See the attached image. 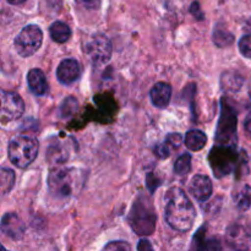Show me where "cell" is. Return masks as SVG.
Segmentation results:
<instances>
[{"label": "cell", "instance_id": "21", "mask_svg": "<svg viewBox=\"0 0 251 251\" xmlns=\"http://www.w3.org/2000/svg\"><path fill=\"white\" fill-rule=\"evenodd\" d=\"M15 185V172L9 168H1L0 171V189L2 195L12 190Z\"/></svg>", "mask_w": 251, "mask_h": 251}, {"label": "cell", "instance_id": "28", "mask_svg": "<svg viewBox=\"0 0 251 251\" xmlns=\"http://www.w3.org/2000/svg\"><path fill=\"white\" fill-rule=\"evenodd\" d=\"M239 50L245 58L251 59V33L242 37L239 41Z\"/></svg>", "mask_w": 251, "mask_h": 251}, {"label": "cell", "instance_id": "33", "mask_svg": "<svg viewBox=\"0 0 251 251\" xmlns=\"http://www.w3.org/2000/svg\"><path fill=\"white\" fill-rule=\"evenodd\" d=\"M244 127H245V130H247V132L251 134V115H250V117H248V119L245 120Z\"/></svg>", "mask_w": 251, "mask_h": 251}, {"label": "cell", "instance_id": "23", "mask_svg": "<svg viewBox=\"0 0 251 251\" xmlns=\"http://www.w3.org/2000/svg\"><path fill=\"white\" fill-rule=\"evenodd\" d=\"M233 41H234V37L229 31H227L223 27H216L215 31H213L215 44H217L218 47H228L233 43Z\"/></svg>", "mask_w": 251, "mask_h": 251}, {"label": "cell", "instance_id": "13", "mask_svg": "<svg viewBox=\"0 0 251 251\" xmlns=\"http://www.w3.org/2000/svg\"><path fill=\"white\" fill-rule=\"evenodd\" d=\"M150 98L154 107L163 108L168 107L172 98V87L167 82H157L150 91Z\"/></svg>", "mask_w": 251, "mask_h": 251}, {"label": "cell", "instance_id": "14", "mask_svg": "<svg viewBox=\"0 0 251 251\" xmlns=\"http://www.w3.org/2000/svg\"><path fill=\"white\" fill-rule=\"evenodd\" d=\"M27 83L28 88L34 96H44L48 92V82L46 75L39 69H32L27 74Z\"/></svg>", "mask_w": 251, "mask_h": 251}, {"label": "cell", "instance_id": "10", "mask_svg": "<svg viewBox=\"0 0 251 251\" xmlns=\"http://www.w3.org/2000/svg\"><path fill=\"white\" fill-rule=\"evenodd\" d=\"M81 75V65L76 59L68 58L60 61L56 69V77L63 85H71L78 80Z\"/></svg>", "mask_w": 251, "mask_h": 251}, {"label": "cell", "instance_id": "32", "mask_svg": "<svg viewBox=\"0 0 251 251\" xmlns=\"http://www.w3.org/2000/svg\"><path fill=\"white\" fill-rule=\"evenodd\" d=\"M146 183H147V188L150 189V191H151V193H153L154 191V189L156 188H158V184H159V181L157 180V178L154 179V180H152V176H151V174H149V176H147V179H146Z\"/></svg>", "mask_w": 251, "mask_h": 251}, {"label": "cell", "instance_id": "5", "mask_svg": "<svg viewBox=\"0 0 251 251\" xmlns=\"http://www.w3.org/2000/svg\"><path fill=\"white\" fill-rule=\"evenodd\" d=\"M243 153L244 152H242V156L238 154L237 146L215 145V147L211 150L210 156H208V162H210L213 174L217 178H222V176L232 173L239 166Z\"/></svg>", "mask_w": 251, "mask_h": 251}, {"label": "cell", "instance_id": "34", "mask_svg": "<svg viewBox=\"0 0 251 251\" xmlns=\"http://www.w3.org/2000/svg\"><path fill=\"white\" fill-rule=\"evenodd\" d=\"M6 1L12 5H19V4H24V2L27 1V0H6Z\"/></svg>", "mask_w": 251, "mask_h": 251}, {"label": "cell", "instance_id": "31", "mask_svg": "<svg viewBox=\"0 0 251 251\" xmlns=\"http://www.w3.org/2000/svg\"><path fill=\"white\" fill-rule=\"evenodd\" d=\"M137 251H154L151 243L147 239H141L137 244Z\"/></svg>", "mask_w": 251, "mask_h": 251}, {"label": "cell", "instance_id": "4", "mask_svg": "<svg viewBox=\"0 0 251 251\" xmlns=\"http://www.w3.org/2000/svg\"><path fill=\"white\" fill-rule=\"evenodd\" d=\"M237 112L228 98L221 100V117L216 130V145L237 146Z\"/></svg>", "mask_w": 251, "mask_h": 251}, {"label": "cell", "instance_id": "17", "mask_svg": "<svg viewBox=\"0 0 251 251\" xmlns=\"http://www.w3.org/2000/svg\"><path fill=\"white\" fill-rule=\"evenodd\" d=\"M244 83V78L239 74L233 73V71H227L221 77V86L222 90L227 93H234L242 88Z\"/></svg>", "mask_w": 251, "mask_h": 251}, {"label": "cell", "instance_id": "20", "mask_svg": "<svg viewBox=\"0 0 251 251\" xmlns=\"http://www.w3.org/2000/svg\"><path fill=\"white\" fill-rule=\"evenodd\" d=\"M51 39L56 43H65L71 37V28L61 21H55L49 27Z\"/></svg>", "mask_w": 251, "mask_h": 251}, {"label": "cell", "instance_id": "19", "mask_svg": "<svg viewBox=\"0 0 251 251\" xmlns=\"http://www.w3.org/2000/svg\"><path fill=\"white\" fill-rule=\"evenodd\" d=\"M184 142L190 151H201L206 146L207 137H206L205 132H202L201 130L194 129L186 132Z\"/></svg>", "mask_w": 251, "mask_h": 251}, {"label": "cell", "instance_id": "22", "mask_svg": "<svg viewBox=\"0 0 251 251\" xmlns=\"http://www.w3.org/2000/svg\"><path fill=\"white\" fill-rule=\"evenodd\" d=\"M206 230L207 227L202 226L194 235L189 251H208V244L206 243Z\"/></svg>", "mask_w": 251, "mask_h": 251}, {"label": "cell", "instance_id": "29", "mask_svg": "<svg viewBox=\"0 0 251 251\" xmlns=\"http://www.w3.org/2000/svg\"><path fill=\"white\" fill-rule=\"evenodd\" d=\"M77 4H80L81 6L86 7V9L95 10L98 9L100 5V0H76Z\"/></svg>", "mask_w": 251, "mask_h": 251}, {"label": "cell", "instance_id": "8", "mask_svg": "<svg viewBox=\"0 0 251 251\" xmlns=\"http://www.w3.org/2000/svg\"><path fill=\"white\" fill-rule=\"evenodd\" d=\"M113 46L110 39L102 33H96L90 37L86 43V53L91 60L97 65L107 63L112 56Z\"/></svg>", "mask_w": 251, "mask_h": 251}, {"label": "cell", "instance_id": "3", "mask_svg": "<svg viewBox=\"0 0 251 251\" xmlns=\"http://www.w3.org/2000/svg\"><path fill=\"white\" fill-rule=\"evenodd\" d=\"M157 215L152 202L144 195L135 200L129 215V223L132 230L139 235H151L156 229Z\"/></svg>", "mask_w": 251, "mask_h": 251}, {"label": "cell", "instance_id": "25", "mask_svg": "<svg viewBox=\"0 0 251 251\" xmlns=\"http://www.w3.org/2000/svg\"><path fill=\"white\" fill-rule=\"evenodd\" d=\"M235 202H237V207L240 211H247L250 208L251 205V188L245 186L240 193H238L234 198Z\"/></svg>", "mask_w": 251, "mask_h": 251}, {"label": "cell", "instance_id": "27", "mask_svg": "<svg viewBox=\"0 0 251 251\" xmlns=\"http://www.w3.org/2000/svg\"><path fill=\"white\" fill-rule=\"evenodd\" d=\"M102 251H132L131 245L123 240H118V242H110L103 248Z\"/></svg>", "mask_w": 251, "mask_h": 251}, {"label": "cell", "instance_id": "16", "mask_svg": "<svg viewBox=\"0 0 251 251\" xmlns=\"http://www.w3.org/2000/svg\"><path fill=\"white\" fill-rule=\"evenodd\" d=\"M228 243L234 250H247L248 249V240L247 233L244 232L242 227L233 226L228 229Z\"/></svg>", "mask_w": 251, "mask_h": 251}, {"label": "cell", "instance_id": "24", "mask_svg": "<svg viewBox=\"0 0 251 251\" xmlns=\"http://www.w3.org/2000/svg\"><path fill=\"white\" fill-rule=\"evenodd\" d=\"M191 169V156L189 153H184L179 157L174 164V173L178 176H185Z\"/></svg>", "mask_w": 251, "mask_h": 251}, {"label": "cell", "instance_id": "12", "mask_svg": "<svg viewBox=\"0 0 251 251\" xmlns=\"http://www.w3.org/2000/svg\"><path fill=\"white\" fill-rule=\"evenodd\" d=\"M212 181L208 176L199 174L195 176L190 181V193L194 198L200 202H205L212 195Z\"/></svg>", "mask_w": 251, "mask_h": 251}, {"label": "cell", "instance_id": "6", "mask_svg": "<svg viewBox=\"0 0 251 251\" xmlns=\"http://www.w3.org/2000/svg\"><path fill=\"white\" fill-rule=\"evenodd\" d=\"M38 141L31 136H16L9 142V159L19 168L28 167L38 154Z\"/></svg>", "mask_w": 251, "mask_h": 251}, {"label": "cell", "instance_id": "9", "mask_svg": "<svg viewBox=\"0 0 251 251\" xmlns=\"http://www.w3.org/2000/svg\"><path fill=\"white\" fill-rule=\"evenodd\" d=\"M25 103L17 93L1 91V122L7 123L22 117Z\"/></svg>", "mask_w": 251, "mask_h": 251}, {"label": "cell", "instance_id": "11", "mask_svg": "<svg viewBox=\"0 0 251 251\" xmlns=\"http://www.w3.org/2000/svg\"><path fill=\"white\" fill-rule=\"evenodd\" d=\"M1 230L11 239L19 240L25 234V223L16 213H5L1 218Z\"/></svg>", "mask_w": 251, "mask_h": 251}, {"label": "cell", "instance_id": "18", "mask_svg": "<svg viewBox=\"0 0 251 251\" xmlns=\"http://www.w3.org/2000/svg\"><path fill=\"white\" fill-rule=\"evenodd\" d=\"M181 140L183 139L180 134H169L166 141L156 147V154L159 158H167L174 150L178 149L179 145L181 144Z\"/></svg>", "mask_w": 251, "mask_h": 251}, {"label": "cell", "instance_id": "7", "mask_svg": "<svg viewBox=\"0 0 251 251\" xmlns=\"http://www.w3.org/2000/svg\"><path fill=\"white\" fill-rule=\"evenodd\" d=\"M43 42V32L37 25L24 27L15 38V49L24 58L31 56L41 48Z\"/></svg>", "mask_w": 251, "mask_h": 251}, {"label": "cell", "instance_id": "26", "mask_svg": "<svg viewBox=\"0 0 251 251\" xmlns=\"http://www.w3.org/2000/svg\"><path fill=\"white\" fill-rule=\"evenodd\" d=\"M78 103L75 97H68L60 105V117L61 118H69L77 110Z\"/></svg>", "mask_w": 251, "mask_h": 251}, {"label": "cell", "instance_id": "1", "mask_svg": "<svg viewBox=\"0 0 251 251\" xmlns=\"http://www.w3.org/2000/svg\"><path fill=\"white\" fill-rule=\"evenodd\" d=\"M166 221L173 229L188 232L196 217V211L185 191L180 188H171L166 194Z\"/></svg>", "mask_w": 251, "mask_h": 251}, {"label": "cell", "instance_id": "30", "mask_svg": "<svg viewBox=\"0 0 251 251\" xmlns=\"http://www.w3.org/2000/svg\"><path fill=\"white\" fill-rule=\"evenodd\" d=\"M208 251H226V249L220 240L212 239L208 243Z\"/></svg>", "mask_w": 251, "mask_h": 251}, {"label": "cell", "instance_id": "35", "mask_svg": "<svg viewBox=\"0 0 251 251\" xmlns=\"http://www.w3.org/2000/svg\"><path fill=\"white\" fill-rule=\"evenodd\" d=\"M2 251H7L6 249H5V248H2Z\"/></svg>", "mask_w": 251, "mask_h": 251}, {"label": "cell", "instance_id": "15", "mask_svg": "<svg viewBox=\"0 0 251 251\" xmlns=\"http://www.w3.org/2000/svg\"><path fill=\"white\" fill-rule=\"evenodd\" d=\"M70 158V149H68L66 142H61L60 140H55L54 144L48 147L47 151V159L50 163L59 166Z\"/></svg>", "mask_w": 251, "mask_h": 251}, {"label": "cell", "instance_id": "2", "mask_svg": "<svg viewBox=\"0 0 251 251\" xmlns=\"http://www.w3.org/2000/svg\"><path fill=\"white\" fill-rule=\"evenodd\" d=\"M82 176L80 169L54 166L48 176L49 194L56 200H68L78 191Z\"/></svg>", "mask_w": 251, "mask_h": 251}]
</instances>
